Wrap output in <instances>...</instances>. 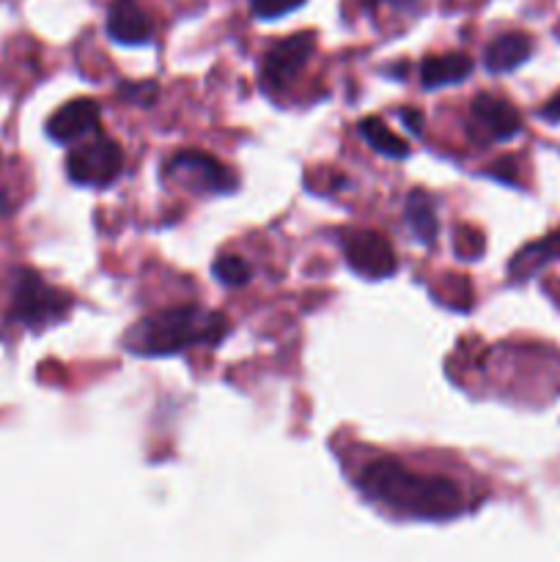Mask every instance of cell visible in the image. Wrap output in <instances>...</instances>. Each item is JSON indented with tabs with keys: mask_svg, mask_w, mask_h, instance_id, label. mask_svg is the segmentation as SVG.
<instances>
[{
	"mask_svg": "<svg viewBox=\"0 0 560 562\" xmlns=\"http://www.w3.org/2000/svg\"><path fill=\"white\" fill-rule=\"evenodd\" d=\"M357 486L373 499L415 519H450L461 514L464 497L456 483L412 472L393 459H379L362 470Z\"/></svg>",
	"mask_w": 560,
	"mask_h": 562,
	"instance_id": "1",
	"label": "cell"
},
{
	"mask_svg": "<svg viewBox=\"0 0 560 562\" xmlns=\"http://www.w3.org/2000/svg\"><path fill=\"white\" fill-rule=\"evenodd\" d=\"M228 333L231 324L223 313L184 305L137 322L124 344L132 355L168 357L179 355L190 346H217Z\"/></svg>",
	"mask_w": 560,
	"mask_h": 562,
	"instance_id": "2",
	"label": "cell"
},
{
	"mask_svg": "<svg viewBox=\"0 0 560 562\" xmlns=\"http://www.w3.org/2000/svg\"><path fill=\"white\" fill-rule=\"evenodd\" d=\"M71 296L66 291L55 289L33 269L16 272L14 294H11V318L22 327L42 329L47 324L60 322L69 313Z\"/></svg>",
	"mask_w": 560,
	"mask_h": 562,
	"instance_id": "3",
	"label": "cell"
},
{
	"mask_svg": "<svg viewBox=\"0 0 560 562\" xmlns=\"http://www.w3.org/2000/svg\"><path fill=\"white\" fill-rule=\"evenodd\" d=\"M66 173L75 184L110 187L124 173V154H121L119 143L99 135L71 148L66 157Z\"/></svg>",
	"mask_w": 560,
	"mask_h": 562,
	"instance_id": "4",
	"label": "cell"
},
{
	"mask_svg": "<svg viewBox=\"0 0 560 562\" xmlns=\"http://www.w3.org/2000/svg\"><path fill=\"white\" fill-rule=\"evenodd\" d=\"M344 256L346 263L368 280H384L399 272V258H395L393 245L379 231H351V234H346Z\"/></svg>",
	"mask_w": 560,
	"mask_h": 562,
	"instance_id": "5",
	"label": "cell"
},
{
	"mask_svg": "<svg viewBox=\"0 0 560 562\" xmlns=\"http://www.w3.org/2000/svg\"><path fill=\"white\" fill-rule=\"evenodd\" d=\"M168 176L192 192H231L236 176L220 159L201 151H179L168 162Z\"/></svg>",
	"mask_w": 560,
	"mask_h": 562,
	"instance_id": "6",
	"label": "cell"
},
{
	"mask_svg": "<svg viewBox=\"0 0 560 562\" xmlns=\"http://www.w3.org/2000/svg\"><path fill=\"white\" fill-rule=\"evenodd\" d=\"M313 47H316V36L313 33H294V36L275 44L267 53V58H264V82L272 88L289 86L300 75L302 66L307 64V58L313 55Z\"/></svg>",
	"mask_w": 560,
	"mask_h": 562,
	"instance_id": "7",
	"label": "cell"
},
{
	"mask_svg": "<svg viewBox=\"0 0 560 562\" xmlns=\"http://www.w3.org/2000/svg\"><path fill=\"white\" fill-rule=\"evenodd\" d=\"M99 126V104L93 99H71L55 110L47 121V135L55 143H75L91 135Z\"/></svg>",
	"mask_w": 560,
	"mask_h": 562,
	"instance_id": "8",
	"label": "cell"
},
{
	"mask_svg": "<svg viewBox=\"0 0 560 562\" xmlns=\"http://www.w3.org/2000/svg\"><path fill=\"white\" fill-rule=\"evenodd\" d=\"M472 119L492 140H511L522 132V115L494 93H478L472 99Z\"/></svg>",
	"mask_w": 560,
	"mask_h": 562,
	"instance_id": "9",
	"label": "cell"
},
{
	"mask_svg": "<svg viewBox=\"0 0 560 562\" xmlns=\"http://www.w3.org/2000/svg\"><path fill=\"white\" fill-rule=\"evenodd\" d=\"M108 36L119 44H148L154 36V25L137 0H113L108 11Z\"/></svg>",
	"mask_w": 560,
	"mask_h": 562,
	"instance_id": "10",
	"label": "cell"
},
{
	"mask_svg": "<svg viewBox=\"0 0 560 562\" xmlns=\"http://www.w3.org/2000/svg\"><path fill=\"white\" fill-rule=\"evenodd\" d=\"M533 42L525 33H503V36L494 38L492 44L483 53V64L492 75H505V71H514L530 58Z\"/></svg>",
	"mask_w": 560,
	"mask_h": 562,
	"instance_id": "11",
	"label": "cell"
},
{
	"mask_svg": "<svg viewBox=\"0 0 560 562\" xmlns=\"http://www.w3.org/2000/svg\"><path fill=\"white\" fill-rule=\"evenodd\" d=\"M472 75V60L464 53L432 55L421 64V80L426 88H445L467 80Z\"/></svg>",
	"mask_w": 560,
	"mask_h": 562,
	"instance_id": "12",
	"label": "cell"
},
{
	"mask_svg": "<svg viewBox=\"0 0 560 562\" xmlns=\"http://www.w3.org/2000/svg\"><path fill=\"white\" fill-rule=\"evenodd\" d=\"M558 256H560V231L558 234L547 236V239L533 241V245H527L525 250L516 252L514 261H511V267H508V272H511V278L525 280V278H530V274H536L541 267H547V263Z\"/></svg>",
	"mask_w": 560,
	"mask_h": 562,
	"instance_id": "13",
	"label": "cell"
},
{
	"mask_svg": "<svg viewBox=\"0 0 560 562\" xmlns=\"http://www.w3.org/2000/svg\"><path fill=\"white\" fill-rule=\"evenodd\" d=\"M406 225H410L412 234L423 245H434L437 241V212H434V201L423 190L410 192V198H406Z\"/></svg>",
	"mask_w": 560,
	"mask_h": 562,
	"instance_id": "14",
	"label": "cell"
},
{
	"mask_svg": "<svg viewBox=\"0 0 560 562\" xmlns=\"http://www.w3.org/2000/svg\"><path fill=\"white\" fill-rule=\"evenodd\" d=\"M357 130H360L362 140H366L373 151L382 154V157H390V159L410 157V146H406V140H401L395 132H390V126H384V121L377 119V115L360 119Z\"/></svg>",
	"mask_w": 560,
	"mask_h": 562,
	"instance_id": "15",
	"label": "cell"
},
{
	"mask_svg": "<svg viewBox=\"0 0 560 562\" xmlns=\"http://www.w3.org/2000/svg\"><path fill=\"white\" fill-rule=\"evenodd\" d=\"M214 274L223 285L236 289V285H245L250 280V267L245 263V258L239 256H223L214 261Z\"/></svg>",
	"mask_w": 560,
	"mask_h": 562,
	"instance_id": "16",
	"label": "cell"
},
{
	"mask_svg": "<svg viewBox=\"0 0 560 562\" xmlns=\"http://www.w3.org/2000/svg\"><path fill=\"white\" fill-rule=\"evenodd\" d=\"M453 250L456 256H461L464 261H472V258H478L483 252V236L478 234L475 228H470V225H461V228L456 231Z\"/></svg>",
	"mask_w": 560,
	"mask_h": 562,
	"instance_id": "17",
	"label": "cell"
},
{
	"mask_svg": "<svg viewBox=\"0 0 560 562\" xmlns=\"http://www.w3.org/2000/svg\"><path fill=\"white\" fill-rule=\"evenodd\" d=\"M302 3H305V0H250V9L258 20H278V16L291 14L294 9H300Z\"/></svg>",
	"mask_w": 560,
	"mask_h": 562,
	"instance_id": "18",
	"label": "cell"
},
{
	"mask_svg": "<svg viewBox=\"0 0 560 562\" xmlns=\"http://www.w3.org/2000/svg\"><path fill=\"white\" fill-rule=\"evenodd\" d=\"M121 93L135 104H152L154 97H157V86L154 82H126Z\"/></svg>",
	"mask_w": 560,
	"mask_h": 562,
	"instance_id": "19",
	"label": "cell"
},
{
	"mask_svg": "<svg viewBox=\"0 0 560 562\" xmlns=\"http://www.w3.org/2000/svg\"><path fill=\"white\" fill-rule=\"evenodd\" d=\"M489 176H494V179H503V181H516V162L511 157L500 159V162H494L492 168H489Z\"/></svg>",
	"mask_w": 560,
	"mask_h": 562,
	"instance_id": "20",
	"label": "cell"
},
{
	"mask_svg": "<svg viewBox=\"0 0 560 562\" xmlns=\"http://www.w3.org/2000/svg\"><path fill=\"white\" fill-rule=\"evenodd\" d=\"M401 121H404V126L410 132H415V135H421L423 132V113L421 110H401Z\"/></svg>",
	"mask_w": 560,
	"mask_h": 562,
	"instance_id": "21",
	"label": "cell"
},
{
	"mask_svg": "<svg viewBox=\"0 0 560 562\" xmlns=\"http://www.w3.org/2000/svg\"><path fill=\"white\" fill-rule=\"evenodd\" d=\"M541 115H544V119H547V121H560V91L555 93V97L549 99L547 104H544Z\"/></svg>",
	"mask_w": 560,
	"mask_h": 562,
	"instance_id": "22",
	"label": "cell"
},
{
	"mask_svg": "<svg viewBox=\"0 0 560 562\" xmlns=\"http://www.w3.org/2000/svg\"><path fill=\"white\" fill-rule=\"evenodd\" d=\"M362 3H368V5H377L379 0H362Z\"/></svg>",
	"mask_w": 560,
	"mask_h": 562,
	"instance_id": "23",
	"label": "cell"
},
{
	"mask_svg": "<svg viewBox=\"0 0 560 562\" xmlns=\"http://www.w3.org/2000/svg\"><path fill=\"white\" fill-rule=\"evenodd\" d=\"M393 3H399V5H401V3H410V0H393Z\"/></svg>",
	"mask_w": 560,
	"mask_h": 562,
	"instance_id": "24",
	"label": "cell"
}]
</instances>
